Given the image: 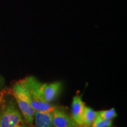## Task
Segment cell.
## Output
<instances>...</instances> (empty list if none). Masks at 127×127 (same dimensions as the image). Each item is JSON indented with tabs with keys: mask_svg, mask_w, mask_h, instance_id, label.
Segmentation results:
<instances>
[{
	"mask_svg": "<svg viewBox=\"0 0 127 127\" xmlns=\"http://www.w3.org/2000/svg\"><path fill=\"white\" fill-rule=\"evenodd\" d=\"M0 127H29L9 89L0 92Z\"/></svg>",
	"mask_w": 127,
	"mask_h": 127,
	"instance_id": "cell-1",
	"label": "cell"
},
{
	"mask_svg": "<svg viewBox=\"0 0 127 127\" xmlns=\"http://www.w3.org/2000/svg\"><path fill=\"white\" fill-rule=\"evenodd\" d=\"M32 107L35 111H52L55 105L45 102L42 99L39 84L41 81L34 76H28L24 78Z\"/></svg>",
	"mask_w": 127,
	"mask_h": 127,
	"instance_id": "cell-3",
	"label": "cell"
},
{
	"mask_svg": "<svg viewBox=\"0 0 127 127\" xmlns=\"http://www.w3.org/2000/svg\"><path fill=\"white\" fill-rule=\"evenodd\" d=\"M117 117V113L114 108L97 111V117L105 120H112Z\"/></svg>",
	"mask_w": 127,
	"mask_h": 127,
	"instance_id": "cell-9",
	"label": "cell"
},
{
	"mask_svg": "<svg viewBox=\"0 0 127 127\" xmlns=\"http://www.w3.org/2000/svg\"><path fill=\"white\" fill-rule=\"evenodd\" d=\"M85 104L82 100V96L79 95H76L72 98L71 108V116L73 120L81 127L82 121V116L83 114Z\"/></svg>",
	"mask_w": 127,
	"mask_h": 127,
	"instance_id": "cell-6",
	"label": "cell"
},
{
	"mask_svg": "<svg viewBox=\"0 0 127 127\" xmlns=\"http://www.w3.org/2000/svg\"><path fill=\"white\" fill-rule=\"evenodd\" d=\"M33 127H54L52 111H35Z\"/></svg>",
	"mask_w": 127,
	"mask_h": 127,
	"instance_id": "cell-7",
	"label": "cell"
},
{
	"mask_svg": "<svg viewBox=\"0 0 127 127\" xmlns=\"http://www.w3.org/2000/svg\"><path fill=\"white\" fill-rule=\"evenodd\" d=\"M25 123L29 127H33L35 111L32 107L24 78L20 79L9 89Z\"/></svg>",
	"mask_w": 127,
	"mask_h": 127,
	"instance_id": "cell-2",
	"label": "cell"
},
{
	"mask_svg": "<svg viewBox=\"0 0 127 127\" xmlns=\"http://www.w3.org/2000/svg\"><path fill=\"white\" fill-rule=\"evenodd\" d=\"M52 114L54 127H80L63 107L55 106Z\"/></svg>",
	"mask_w": 127,
	"mask_h": 127,
	"instance_id": "cell-5",
	"label": "cell"
},
{
	"mask_svg": "<svg viewBox=\"0 0 127 127\" xmlns=\"http://www.w3.org/2000/svg\"><path fill=\"white\" fill-rule=\"evenodd\" d=\"M112 120H105L96 117L91 127H111Z\"/></svg>",
	"mask_w": 127,
	"mask_h": 127,
	"instance_id": "cell-10",
	"label": "cell"
},
{
	"mask_svg": "<svg viewBox=\"0 0 127 127\" xmlns=\"http://www.w3.org/2000/svg\"><path fill=\"white\" fill-rule=\"evenodd\" d=\"M63 84L60 81L52 82H40V90L42 99L45 102L51 104L58 97L62 90Z\"/></svg>",
	"mask_w": 127,
	"mask_h": 127,
	"instance_id": "cell-4",
	"label": "cell"
},
{
	"mask_svg": "<svg viewBox=\"0 0 127 127\" xmlns=\"http://www.w3.org/2000/svg\"></svg>",
	"mask_w": 127,
	"mask_h": 127,
	"instance_id": "cell-12",
	"label": "cell"
},
{
	"mask_svg": "<svg viewBox=\"0 0 127 127\" xmlns=\"http://www.w3.org/2000/svg\"><path fill=\"white\" fill-rule=\"evenodd\" d=\"M2 78H1V76H0V89L1 88V87H2Z\"/></svg>",
	"mask_w": 127,
	"mask_h": 127,
	"instance_id": "cell-11",
	"label": "cell"
},
{
	"mask_svg": "<svg viewBox=\"0 0 127 127\" xmlns=\"http://www.w3.org/2000/svg\"><path fill=\"white\" fill-rule=\"evenodd\" d=\"M97 117V111L85 106L82 116L81 127H91L93 123Z\"/></svg>",
	"mask_w": 127,
	"mask_h": 127,
	"instance_id": "cell-8",
	"label": "cell"
}]
</instances>
